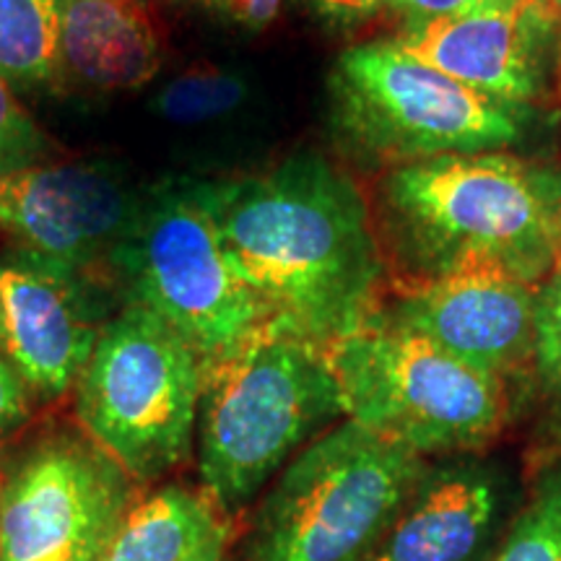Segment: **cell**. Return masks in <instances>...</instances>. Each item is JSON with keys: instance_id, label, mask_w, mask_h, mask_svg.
Wrapping results in <instances>:
<instances>
[{"instance_id": "12", "label": "cell", "mask_w": 561, "mask_h": 561, "mask_svg": "<svg viewBox=\"0 0 561 561\" xmlns=\"http://www.w3.org/2000/svg\"><path fill=\"white\" fill-rule=\"evenodd\" d=\"M538 284L491 261H466L442 276L411 284L390 312L392 325L504 380L533 362Z\"/></svg>"}, {"instance_id": "2", "label": "cell", "mask_w": 561, "mask_h": 561, "mask_svg": "<svg viewBox=\"0 0 561 561\" xmlns=\"http://www.w3.org/2000/svg\"><path fill=\"white\" fill-rule=\"evenodd\" d=\"M390 244L419 280L491 261L530 284L553 271L561 174L504 151L398 164L382 180Z\"/></svg>"}, {"instance_id": "5", "label": "cell", "mask_w": 561, "mask_h": 561, "mask_svg": "<svg viewBox=\"0 0 561 561\" xmlns=\"http://www.w3.org/2000/svg\"><path fill=\"white\" fill-rule=\"evenodd\" d=\"M208 187L210 182L191 178L146 187L136 219L107 263L123 305L159 314L203 367L240 348L268 322L224 255Z\"/></svg>"}, {"instance_id": "8", "label": "cell", "mask_w": 561, "mask_h": 561, "mask_svg": "<svg viewBox=\"0 0 561 561\" xmlns=\"http://www.w3.org/2000/svg\"><path fill=\"white\" fill-rule=\"evenodd\" d=\"M203 362L178 331L140 305H123L76 382V419L138 486L191 458Z\"/></svg>"}, {"instance_id": "11", "label": "cell", "mask_w": 561, "mask_h": 561, "mask_svg": "<svg viewBox=\"0 0 561 561\" xmlns=\"http://www.w3.org/2000/svg\"><path fill=\"white\" fill-rule=\"evenodd\" d=\"M144 191L110 161H39L0 180V229L21 250L96 273L130 229Z\"/></svg>"}, {"instance_id": "6", "label": "cell", "mask_w": 561, "mask_h": 561, "mask_svg": "<svg viewBox=\"0 0 561 561\" xmlns=\"http://www.w3.org/2000/svg\"><path fill=\"white\" fill-rule=\"evenodd\" d=\"M343 416L411 453L479 450L507 416L504 382L468 367L382 310L325 346Z\"/></svg>"}, {"instance_id": "4", "label": "cell", "mask_w": 561, "mask_h": 561, "mask_svg": "<svg viewBox=\"0 0 561 561\" xmlns=\"http://www.w3.org/2000/svg\"><path fill=\"white\" fill-rule=\"evenodd\" d=\"M426 468L409 447L341 421L263 491L240 561H369Z\"/></svg>"}, {"instance_id": "1", "label": "cell", "mask_w": 561, "mask_h": 561, "mask_svg": "<svg viewBox=\"0 0 561 561\" xmlns=\"http://www.w3.org/2000/svg\"><path fill=\"white\" fill-rule=\"evenodd\" d=\"M208 193L224 255L271 325L325 348L377 312L382 248L367 198L333 161L299 151Z\"/></svg>"}, {"instance_id": "14", "label": "cell", "mask_w": 561, "mask_h": 561, "mask_svg": "<svg viewBox=\"0 0 561 561\" xmlns=\"http://www.w3.org/2000/svg\"><path fill=\"white\" fill-rule=\"evenodd\" d=\"M507 481L476 460L426 468L369 561H479L507 517Z\"/></svg>"}, {"instance_id": "9", "label": "cell", "mask_w": 561, "mask_h": 561, "mask_svg": "<svg viewBox=\"0 0 561 561\" xmlns=\"http://www.w3.org/2000/svg\"><path fill=\"white\" fill-rule=\"evenodd\" d=\"M138 483L81 426H45L0 458V561H104Z\"/></svg>"}, {"instance_id": "17", "label": "cell", "mask_w": 561, "mask_h": 561, "mask_svg": "<svg viewBox=\"0 0 561 561\" xmlns=\"http://www.w3.org/2000/svg\"><path fill=\"white\" fill-rule=\"evenodd\" d=\"M62 5L66 0H0V79L16 94L60 87Z\"/></svg>"}, {"instance_id": "24", "label": "cell", "mask_w": 561, "mask_h": 561, "mask_svg": "<svg viewBox=\"0 0 561 561\" xmlns=\"http://www.w3.org/2000/svg\"><path fill=\"white\" fill-rule=\"evenodd\" d=\"M307 5L322 24L346 32L380 16V11L388 9V0H307Z\"/></svg>"}, {"instance_id": "22", "label": "cell", "mask_w": 561, "mask_h": 561, "mask_svg": "<svg viewBox=\"0 0 561 561\" xmlns=\"http://www.w3.org/2000/svg\"><path fill=\"white\" fill-rule=\"evenodd\" d=\"M37 398L26 388L16 369L0 354V450L30 424Z\"/></svg>"}, {"instance_id": "25", "label": "cell", "mask_w": 561, "mask_h": 561, "mask_svg": "<svg viewBox=\"0 0 561 561\" xmlns=\"http://www.w3.org/2000/svg\"><path fill=\"white\" fill-rule=\"evenodd\" d=\"M504 3V0H388V9L401 11L411 24H424V21L450 19L460 13L483 9V5Z\"/></svg>"}, {"instance_id": "15", "label": "cell", "mask_w": 561, "mask_h": 561, "mask_svg": "<svg viewBox=\"0 0 561 561\" xmlns=\"http://www.w3.org/2000/svg\"><path fill=\"white\" fill-rule=\"evenodd\" d=\"M161 42L140 0H66L58 79L96 94L136 91L157 79Z\"/></svg>"}, {"instance_id": "21", "label": "cell", "mask_w": 561, "mask_h": 561, "mask_svg": "<svg viewBox=\"0 0 561 561\" xmlns=\"http://www.w3.org/2000/svg\"><path fill=\"white\" fill-rule=\"evenodd\" d=\"M533 367L549 388L561 392V268L538 284Z\"/></svg>"}, {"instance_id": "3", "label": "cell", "mask_w": 561, "mask_h": 561, "mask_svg": "<svg viewBox=\"0 0 561 561\" xmlns=\"http://www.w3.org/2000/svg\"><path fill=\"white\" fill-rule=\"evenodd\" d=\"M341 416L325 348L265 322L240 348L203 367L195 421L203 491L227 520L240 515Z\"/></svg>"}, {"instance_id": "19", "label": "cell", "mask_w": 561, "mask_h": 561, "mask_svg": "<svg viewBox=\"0 0 561 561\" xmlns=\"http://www.w3.org/2000/svg\"><path fill=\"white\" fill-rule=\"evenodd\" d=\"M494 561H561V458L536 476Z\"/></svg>"}, {"instance_id": "20", "label": "cell", "mask_w": 561, "mask_h": 561, "mask_svg": "<svg viewBox=\"0 0 561 561\" xmlns=\"http://www.w3.org/2000/svg\"><path fill=\"white\" fill-rule=\"evenodd\" d=\"M47 140L32 115L21 107L16 91L0 79V180L39 164Z\"/></svg>"}, {"instance_id": "10", "label": "cell", "mask_w": 561, "mask_h": 561, "mask_svg": "<svg viewBox=\"0 0 561 561\" xmlns=\"http://www.w3.org/2000/svg\"><path fill=\"white\" fill-rule=\"evenodd\" d=\"M112 318V294L96 273L21 248L0 255V354L37 401L76 388Z\"/></svg>"}, {"instance_id": "7", "label": "cell", "mask_w": 561, "mask_h": 561, "mask_svg": "<svg viewBox=\"0 0 561 561\" xmlns=\"http://www.w3.org/2000/svg\"><path fill=\"white\" fill-rule=\"evenodd\" d=\"M331 123L369 159L411 164L447 153L502 151L520 140L530 107L491 100L426 66L398 39L339 55L328 76Z\"/></svg>"}, {"instance_id": "13", "label": "cell", "mask_w": 561, "mask_h": 561, "mask_svg": "<svg viewBox=\"0 0 561 561\" xmlns=\"http://www.w3.org/2000/svg\"><path fill=\"white\" fill-rule=\"evenodd\" d=\"M561 11L549 0H504L460 16L405 26L396 37L426 66L462 87L515 107L543 96L553 32Z\"/></svg>"}, {"instance_id": "26", "label": "cell", "mask_w": 561, "mask_h": 561, "mask_svg": "<svg viewBox=\"0 0 561 561\" xmlns=\"http://www.w3.org/2000/svg\"><path fill=\"white\" fill-rule=\"evenodd\" d=\"M561 268V206L557 210V221H553V271Z\"/></svg>"}, {"instance_id": "27", "label": "cell", "mask_w": 561, "mask_h": 561, "mask_svg": "<svg viewBox=\"0 0 561 561\" xmlns=\"http://www.w3.org/2000/svg\"><path fill=\"white\" fill-rule=\"evenodd\" d=\"M227 546H229V541L214 546V549H208L198 561H229V557H227Z\"/></svg>"}, {"instance_id": "23", "label": "cell", "mask_w": 561, "mask_h": 561, "mask_svg": "<svg viewBox=\"0 0 561 561\" xmlns=\"http://www.w3.org/2000/svg\"><path fill=\"white\" fill-rule=\"evenodd\" d=\"M195 3L248 32L265 30L280 13V0H195Z\"/></svg>"}, {"instance_id": "29", "label": "cell", "mask_w": 561, "mask_h": 561, "mask_svg": "<svg viewBox=\"0 0 561 561\" xmlns=\"http://www.w3.org/2000/svg\"><path fill=\"white\" fill-rule=\"evenodd\" d=\"M559 62H561V30H559Z\"/></svg>"}, {"instance_id": "28", "label": "cell", "mask_w": 561, "mask_h": 561, "mask_svg": "<svg viewBox=\"0 0 561 561\" xmlns=\"http://www.w3.org/2000/svg\"><path fill=\"white\" fill-rule=\"evenodd\" d=\"M549 3L553 5V9H559V11H561V0H549Z\"/></svg>"}, {"instance_id": "16", "label": "cell", "mask_w": 561, "mask_h": 561, "mask_svg": "<svg viewBox=\"0 0 561 561\" xmlns=\"http://www.w3.org/2000/svg\"><path fill=\"white\" fill-rule=\"evenodd\" d=\"M229 533V520L206 491L161 483L133 502L104 561H198L227 543Z\"/></svg>"}, {"instance_id": "18", "label": "cell", "mask_w": 561, "mask_h": 561, "mask_svg": "<svg viewBox=\"0 0 561 561\" xmlns=\"http://www.w3.org/2000/svg\"><path fill=\"white\" fill-rule=\"evenodd\" d=\"M250 100V79L229 68L203 66L174 76L153 94L151 110L170 125H206L234 115Z\"/></svg>"}]
</instances>
